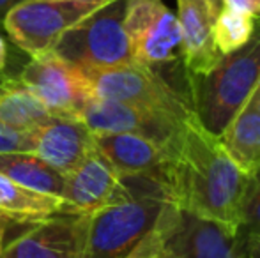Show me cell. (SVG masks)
<instances>
[{
    "label": "cell",
    "instance_id": "4",
    "mask_svg": "<svg viewBox=\"0 0 260 258\" xmlns=\"http://www.w3.org/2000/svg\"><path fill=\"white\" fill-rule=\"evenodd\" d=\"M124 28L135 62L154 69L189 96L188 89L170 72L175 71V75L188 80L181 27L175 13L163 0H126Z\"/></svg>",
    "mask_w": 260,
    "mask_h": 258
},
{
    "label": "cell",
    "instance_id": "23",
    "mask_svg": "<svg viewBox=\"0 0 260 258\" xmlns=\"http://www.w3.org/2000/svg\"><path fill=\"white\" fill-rule=\"evenodd\" d=\"M7 152H34L30 133H20L0 122V154Z\"/></svg>",
    "mask_w": 260,
    "mask_h": 258
},
{
    "label": "cell",
    "instance_id": "20",
    "mask_svg": "<svg viewBox=\"0 0 260 258\" xmlns=\"http://www.w3.org/2000/svg\"><path fill=\"white\" fill-rule=\"evenodd\" d=\"M257 25V16L241 7L225 4L214 23V45L221 55L239 50L250 41Z\"/></svg>",
    "mask_w": 260,
    "mask_h": 258
},
{
    "label": "cell",
    "instance_id": "22",
    "mask_svg": "<svg viewBox=\"0 0 260 258\" xmlns=\"http://www.w3.org/2000/svg\"><path fill=\"white\" fill-rule=\"evenodd\" d=\"M172 203L168 202L147 235L135 246L126 258H170L167 249V234L170 223Z\"/></svg>",
    "mask_w": 260,
    "mask_h": 258
},
{
    "label": "cell",
    "instance_id": "15",
    "mask_svg": "<svg viewBox=\"0 0 260 258\" xmlns=\"http://www.w3.org/2000/svg\"><path fill=\"white\" fill-rule=\"evenodd\" d=\"M175 2H177L175 16L181 27L188 78L207 72L223 57L214 45V11L211 9L207 0H175Z\"/></svg>",
    "mask_w": 260,
    "mask_h": 258
},
{
    "label": "cell",
    "instance_id": "32",
    "mask_svg": "<svg viewBox=\"0 0 260 258\" xmlns=\"http://www.w3.org/2000/svg\"><path fill=\"white\" fill-rule=\"evenodd\" d=\"M105 2H112V0H105Z\"/></svg>",
    "mask_w": 260,
    "mask_h": 258
},
{
    "label": "cell",
    "instance_id": "27",
    "mask_svg": "<svg viewBox=\"0 0 260 258\" xmlns=\"http://www.w3.org/2000/svg\"><path fill=\"white\" fill-rule=\"evenodd\" d=\"M6 64H7V43L2 38V32H0V71L6 69Z\"/></svg>",
    "mask_w": 260,
    "mask_h": 258
},
{
    "label": "cell",
    "instance_id": "31",
    "mask_svg": "<svg viewBox=\"0 0 260 258\" xmlns=\"http://www.w3.org/2000/svg\"><path fill=\"white\" fill-rule=\"evenodd\" d=\"M6 228H7L6 219L0 217V251H2V248H4V235H6Z\"/></svg>",
    "mask_w": 260,
    "mask_h": 258
},
{
    "label": "cell",
    "instance_id": "9",
    "mask_svg": "<svg viewBox=\"0 0 260 258\" xmlns=\"http://www.w3.org/2000/svg\"><path fill=\"white\" fill-rule=\"evenodd\" d=\"M80 119L94 134L129 133L149 138L159 145L170 143L186 121L163 112L145 110L94 96L80 112Z\"/></svg>",
    "mask_w": 260,
    "mask_h": 258
},
{
    "label": "cell",
    "instance_id": "12",
    "mask_svg": "<svg viewBox=\"0 0 260 258\" xmlns=\"http://www.w3.org/2000/svg\"><path fill=\"white\" fill-rule=\"evenodd\" d=\"M131 188L110 161L94 149L73 172L66 175L62 200L71 214H94L126 200Z\"/></svg>",
    "mask_w": 260,
    "mask_h": 258
},
{
    "label": "cell",
    "instance_id": "25",
    "mask_svg": "<svg viewBox=\"0 0 260 258\" xmlns=\"http://www.w3.org/2000/svg\"><path fill=\"white\" fill-rule=\"evenodd\" d=\"M246 258H260V235H253L246 241Z\"/></svg>",
    "mask_w": 260,
    "mask_h": 258
},
{
    "label": "cell",
    "instance_id": "21",
    "mask_svg": "<svg viewBox=\"0 0 260 258\" xmlns=\"http://www.w3.org/2000/svg\"><path fill=\"white\" fill-rule=\"evenodd\" d=\"M236 235L244 253V258H246V241L253 235H260V166L251 179V186L246 200H244L243 214H241V221L236 228Z\"/></svg>",
    "mask_w": 260,
    "mask_h": 258
},
{
    "label": "cell",
    "instance_id": "24",
    "mask_svg": "<svg viewBox=\"0 0 260 258\" xmlns=\"http://www.w3.org/2000/svg\"><path fill=\"white\" fill-rule=\"evenodd\" d=\"M225 4L241 7V9L251 13L253 16H260V0H226Z\"/></svg>",
    "mask_w": 260,
    "mask_h": 258
},
{
    "label": "cell",
    "instance_id": "30",
    "mask_svg": "<svg viewBox=\"0 0 260 258\" xmlns=\"http://www.w3.org/2000/svg\"><path fill=\"white\" fill-rule=\"evenodd\" d=\"M225 2H226V0H207V4H209V6H211V9L214 11L216 18H218L219 11L223 9V6H225Z\"/></svg>",
    "mask_w": 260,
    "mask_h": 258
},
{
    "label": "cell",
    "instance_id": "8",
    "mask_svg": "<svg viewBox=\"0 0 260 258\" xmlns=\"http://www.w3.org/2000/svg\"><path fill=\"white\" fill-rule=\"evenodd\" d=\"M16 80L30 90L53 115L80 117V112L92 97L80 71L53 52L30 57Z\"/></svg>",
    "mask_w": 260,
    "mask_h": 258
},
{
    "label": "cell",
    "instance_id": "5",
    "mask_svg": "<svg viewBox=\"0 0 260 258\" xmlns=\"http://www.w3.org/2000/svg\"><path fill=\"white\" fill-rule=\"evenodd\" d=\"M126 0H113L68 30L52 52L76 69H106L135 62L124 28Z\"/></svg>",
    "mask_w": 260,
    "mask_h": 258
},
{
    "label": "cell",
    "instance_id": "26",
    "mask_svg": "<svg viewBox=\"0 0 260 258\" xmlns=\"http://www.w3.org/2000/svg\"><path fill=\"white\" fill-rule=\"evenodd\" d=\"M20 2H23V0H0V27H2L4 18L7 16V13Z\"/></svg>",
    "mask_w": 260,
    "mask_h": 258
},
{
    "label": "cell",
    "instance_id": "10",
    "mask_svg": "<svg viewBox=\"0 0 260 258\" xmlns=\"http://www.w3.org/2000/svg\"><path fill=\"white\" fill-rule=\"evenodd\" d=\"M89 214H58L32 223L4 244L0 258H85Z\"/></svg>",
    "mask_w": 260,
    "mask_h": 258
},
{
    "label": "cell",
    "instance_id": "11",
    "mask_svg": "<svg viewBox=\"0 0 260 258\" xmlns=\"http://www.w3.org/2000/svg\"><path fill=\"white\" fill-rule=\"evenodd\" d=\"M167 249L170 258H244L236 228L181 210L174 203Z\"/></svg>",
    "mask_w": 260,
    "mask_h": 258
},
{
    "label": "cell",
    "instance_id": "28",
    "mask_svg": "<svg viewBox=\"0 0 260 258\" xmlns=\"http://www.w3.org/2000/svg\"><path fill=\"white\" fill-rule=\"evenodd\" d=\"M248 103H250L251 106H253L255 110L260 114V82H258V85L255 87L253 94H251V97H250V101H248Z\"/></svg>",
    "mask_w": 260,
    "mask_h": 258
},
{
    "label": "cell",
    "instance_id": "6",
    "mask_svg": "<svg viewBox=\"0 0 260 258\" xmlns=\"http://www.w3.org/2000/svg\"><path fill=\"white\" fill-rule=\"evenodd\" d=\"M78 71L94 97L163 112L177 119H188L193 115L188 94L147 65L131 62L117 67Z\"/></svg>",
    "mask_w": 260,
    "mask_h": 258
},
{
    "label": "cell",
    "instance_id": "3",
    "mask_svg": "<svg viewBox=\"0 0 260 258\" xmlns=\"http://www.w3.org/2000/svg\"><path fill=\"white\" fill-rule=\"evenodd\" d=\"M131 188L126 200L89 214L85 258H126L151 232L168 196L145 177H124Z\"/></svg>",
    "mask_w": 260,
    "mask_h": 258
},
{
    "label": "cell",
    "instance_id": "1",
    "mask_svg": "<svg viewBox=\"0 0 260 258\" xmlns=\"http://www.w3.org/2000/svg\"><path fill=\"white\" fill-rule=\"evenodd\" d=\"M167 149L163 190L168 202L195 216L237 228L253 173H246L218 136L188 117Z\"/></svg>",
    "mask_w": 260,
    "mask_h": 258
},
{
    "label": "cell",
    "instance_id": "14",
    "mask_svg": "<svg viewBox=\"0 0 260 258\" xmlns=\"http://www.w3.org/2000/svg\"><path fill=\"white\" fill-rule=\"evenodd\" d=\"M94 143L120 177H145L163 188L167 166L165 145L129 133L94 134Z\"/></svg>",
    "mask_w": 260,
    "mask_h": 258
},
{
    "label": "cell",
    "instance_id": "13",
    "mask_svg": "<svg viewBox=\"0 0 260 258\" xmlns=\"http://www.w3.org/2000/svg\"><path fill=\"white\" fill-rule=\"evenodd\" d=\"M34 154L68 175L96 149L94 133L80 117L53 115L32 131Z\"/></svg>",
    "mask_w": 260,
    "mask_h": 258
},
{
    "label": "cell",
    "instance_id": "18",
    "mask_svg": "<svg viewBox=\"0 0 260 258\" xmlns=\"http://www.w3.org/2000/svg\"><path fill=\"white\" fill-rule=\"evenodd\" d=\"M218 138L244 172H257L260 166V114L250 103L237 112Z\"/></svg>",
    "mask_w": 260,
    "mask_h": 258
},
{
    "label": "cell",
    "instance_id": "16",
    "mask_svg": "<svg viewBox=\"0 0 260 258\" xmlns=\"http://www.w3.org/2000/svg\"><path fill=\"white\" fill-rule=\"evenodd\" d=\"M64 212H68L64 200L28 190L0 173V217L2 219L32 225Z\"/></svg>",
    "mask_w": 260,
    "mask_h": 258
},
{
    "label": "cell",
    "instance_id": "19",
    "mask_svg": "<svg viewBox=\"0 0 260 258\" xmlns=\"http://www.w3.org/2000/svg\"><path fill=\"white\" fill-rule=\"evenodd\" d=\"M52 117L53 114L45 106V103L25 89L16 76L0 94V122L7 128L20 133H32Z\"/></svg>",
    "mask_w": 260,
    "mask_h": 258
},
{
    "label": "cell",
    "instance_id": "7",
    "mask_svg": "<svg viewBox=\"0 0 260 258\" xmlns=\"http://www.w3.org/2000/svg\"><path fill=\"white\" fill-rule=\"evenodd\" d=\"M113 2V0H112ZM110 2L105 0H23L4 18V30L27 55L53 50L57 41L76 23Z\"/></svg>",
    "mask_w": 260,
    "mask_h": 258
},
{
    "label": "cell",
    "instance_id": "2",
    "mask_svg": "<svg viewBox=\"0 0 260 258\" xmlns=\"http://www.w3.org/2000/svg\"><path fill=\"white\" fill-rule=\"evenodd\" d=\"M260 82V16L250 41L223 55L207 72L188 78L189 103L197 121L219 136L250 101Z\"/></svg>",
    "mask_w": 260,
    "mask_h": 258
},
{
    "label": "cell",
    "instance_id": "17",
    "mask_svg": "<svg viewBox=\"0 0 260 258\" xmlns=\"http://www.w3.org/2000/svg\"><path fill=\"white\" fill-rule=\"evenodd\" d=\"M0 173L28 190L62 200L66 175L38 158L34 152L0 154Z\"/></svg>",
    "mask_w": 260,
    "mask_h": 258
},
{
    "label": "cell",
    "instance_id": "29",
    "mask_svg": "<svg viewBox=\"0 0 260 258\" xmlns=\"http://www.w3.org/2000/svg\"><path fill=\"white\" fill-rule=\"evenodd\" d=\"M13 80H14V76H9V75H6L4 71H0V94H2L4 90H6L11 83H13Z\"/></svg>",
    "mask_w": 260,
    "mask_h": 258
}]
</instances>
